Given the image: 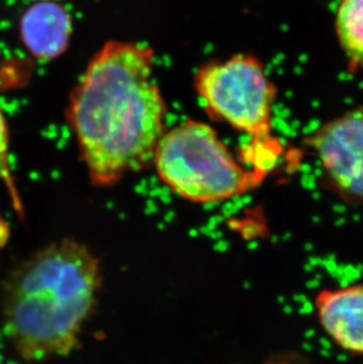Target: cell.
I'll list each match as a JSON object with an SVG mask.
<instances>
[{"label": "cell", "instance_id": "obj_1", "mask_svg": "<svg viewBox=\"0 0 363 364\" xmlns=\"http://www.w3.org/2000/svg\"><path fill=\"white\" fill-rule=\"evenodd\" d=\"M154 65L150 46L107 41L70 95L68 121L95 186H115L154 162L167 131Z\"/></svg>", "mask_w": 363, "mask_h": 364}, {"label": "cell", "instance_id": "obj_2", "mask_svg": "<svg viewBox=\"0 0 363 364\" xmlns=\"http://www.w3.org/2000/svg\"><path fill=\"white\" fill-rule=\"evenodd\" d=\"M100 261L75 240L50 244L14 269L4 287V331L28 362L69 355L96 306Z\"/></svg>", "mask_w": 363, "mask_h": 364}, {"label": "cell", "instance_id": "obj_3", "mask_svg": "<svg viewBox=\"0 0 363 364\" xmlns=\"http://www.w3.org/2000/svg\"><path fill=\"white\" fill-rule=\"evenodd\" d=\"M152 165L169 189L195 203L241 196L260 186L267 176L243 168L213 127L192 119L165 131Z\"/></svg>", "mask_w": 363, "mask_h": 364}, {"label": "cell", "instance_id": "obj_4", "mask_svg": "<svg viewBox=\"0 0 363 364\" xmlns=\"http://www.w3.org/2000/svg\"><path fill=\"white\" fill-rule=\"evenodd\" d=\"M206 114L251 134L255 143L270 141L276 87L254 55H235L199 68L194 80Z\"/></svg>", "mask_w": 363, "mask_h": 364}, {"label": "cell", "instance_id": "obj_5", "mask_svg": "<svg viewBox=\"0 0 363 364\" xmlns=\"http://www.w3.org/2000/svg\"><path fill=\"white\" fill-rule=\"evenodd\" d=\"M307 144L339 193L363 204V107L322 125Z\"/></svg>", "mask_w": 363, "mask_h": 364}, {"label": "cell", "instance_id": "obj_6", "mask_svg": "<svg viewBox=\"0 0 363 364\" xmlns=\"http://www.w3.org/2000/svg\"><path fill=\"white\" fill-rule=\"evenodd\" d=\"M314 308L323 331L337 347L363 356V283L320 290Z\"/></svg>", "mask_w": 363, "mask_h": 364}, {"label": "cell", "instance_id": "obj_7", "mask_svg": "<svg viewBox=\"0 0 363 364\" xmlns=\"http://www.w3.org/2000/svg\"><path fill=\"white\" fill-rule=\"evenodd\" d=\"M71 35V16L55 0H39L21 16V41L35 58L48 60L62 55Z\"/></svg>", "mask_w": 363, "mask_h": 364}, {"label": "cell", "instance_id": "obj_8", "mask_svg": "<svg viewBox=\"0 0 363 364\" xmlns=\"http://www.w3.org/2000/svg\"><path fill=\"white\" fill-rule=\"evenodd\" d=\"M336 33L353 69L363 70V0H341Z\"/></svg>", "mask_w": 363, "mask_h": 364}, {"label": "cell", "instance_id": "obj_9", "mask_svg": "<svg viewBox=\"0 0 363 364\" xmlns=\"http://www.w3.org/2000/svg\"><path fill=\"white\" fill-rule=\"evenodd\" d=\"M0 181L6 188L7 193L14 203V208L19 215H24V208L21 204V195L18 193L17 184L14 179L12 166L10 164V136L7 127L6 118L0 107Z\"/></svg>", "mask_w": 363, "mask_h": 364}, {"label": "cell", "instance_id": "obj_10", "mask_svg": "<svg viewBox=\"0 0 363 364\" xmlns=\"http://www.w3.org/2000/svg\"><path fill=\"white\" fill-rule=\"evenodd\" d=\"M268 364H309L301 355L295 354V353H288V354L282 355L278 358H275L273 361Z\"/></svg>", "mask_w": 363, "mask_h": 364}, {"label": "cell", "instance_id": "obj_11", "mask_svg": "<svg viewBox=\"0 0 363 364\" xmlns=\"http://www.w3.org/2000/svg\"><path fill=\"white\" fill-rule=\"evenodd\" d=\"M11 230L6 220H4V217L0 215V249L6 245L7 242L10 240Z\"/></svg>", "mask_w": 363, "mask_h": 364}, {"label": "cell", "instance_id": "obj_12", "mask_svg": "<svg viewBox=\"0 0 363 364\" xmlns=\"http://www.w3.org/2000/svg\"><path fill=\"white\" fill-rule=\"evenodd\" d=\"M0 364H3V363H1V361H0Z\"/></svg>", "mask_w": 363, "mask_h": 364}]
</instances>
